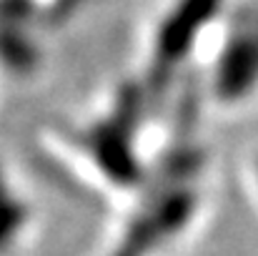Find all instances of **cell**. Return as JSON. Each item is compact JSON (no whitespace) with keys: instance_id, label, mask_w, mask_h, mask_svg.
I'll return each instance as SVG.
<instances>
[{"instance_id":"obj_7","label":"cell","mask_w":258,"mask_h":256,"mask_svg":"<svg viewBox=\"0 0 258 256\" xmlns=\"http://www.w3.org/2000/svg\"><path fill=\"white\" fill-rule=\"evenodd\" d=\"M0 5H3L0 13H3L8 20H23V18H28L30 10H33V3H30V0H3Z\"/></svg>"},{"instance_id":"obj_3","label":"cell","mask_w":258,"mask_h":256,"mask_svg":"<svg viewBox=\"0 0 258 256\" xmlns=\"http://www.w3.org/2000/svg\"><path fill=\"white\" fill-rule=\"evenodd\" d=\"M223 0H175L173 8L158 23L156 38H153V61L148 73L146 90H163L178 66L190 56L196 40L216 20L221 13Z\"/></svg>"},{"instance_id":"obj_1","label":"cell","mask_w":258,"mask_h":256,"mask_svg":"<svg viewBox=\"0 0 258 256\" xmlns=\"http://www.w3.org/2000/svg\"><path fill=\"white\" fill-rule=\"evenodd\" d=\"M146 88L123 83L105 118L93 123L83 136V148L90 161L113 186L138 188L146 181V169L136 153V133L146 111Z\"/></svg>"},{"instance_id":"obj_8","label":"cell","mask_w":258,"mask_h":256,"mask_svg":"<svg viewBox=\"0 0 258 256\" xmlns=\"http://www.w3.org/2000/svg\"><path fill=\"white\" fill-rule=\"evenodd\" d=\"M256 176H258V159H256Z\"/></svg>"},{"instance_id":"obj_2","label":"cell","mask_w":258,"mask_h":256,"mask_svg":"<svg viewBox=\"0 0 258 256\" xmlns=\"http://www.w3.org/2000/svg\"><path fill=\"white\" fill-rule=\"evenodd\" d=\"M198 193L185 186L158 188V193L133 216L123 239L110 256H151L161 244L171 241L196 216Z\"/></svg>"},{"instance_id":"obj_4","label":"cell","mask_w":258,"mask_h":256,"mask_svg":"<svg viewBox=\"0 0 258 256\" xmlns=\"http://www.w3.org/2000/svg\"><path fill=\"white\" fill-rule=\"evenodd\" d=\"M258 85V8L241 10L231 25L213 71V93L223 103H238Z\"/></svg>"},{"instance_id":"obj_6","label":"cell","mask_w":258,"mask_h":256,"mask_svg":"<svg viewBox=\"0 0 258 256\" xmlns=\"http://www.w3.org/2000/svg\"><path fill=\"white\" fill-rule=\"evenodd\" d=\"M0 61L13 71H30L38 63L35 45L15 28H0Z\"/></svg>"},{"instance_id":"obj_5","label":"cell","mask_w":258,"mask_h":256,"mask_svg":"<svg viewBox=\"0 0 258 256\" xmlns=\"http://www.w3.org/2000/svg\"><path fill=\"white\" fill-rule=\"evenodd\" d=\"M25 221H28V206L10 193L0 166V251L10 246V241L20 234Z\"/></svg>"}]
</instances>
